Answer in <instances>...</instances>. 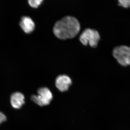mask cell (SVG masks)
Here are the masks:
<instances>
[{
    "instance_id": "cell-10",
    "label": "cell",
    "mask_w": 130,
    "mask_h": 130,
    "mask_svg": "<svg viewBox=\"0 0 130 130\" xmlns=\"http://www.w3.org/2000/svg\"><path fill=\"white\" fill-rule=\"evenodd\" d=\"M6 120V117L5 114L0 112V124Z\"/></svg>"
},
{
    "instance_id": "cell-9",
    "label": "cell",
    "mask_w": 130,
    "mask_h": 130,
    "mask_svg": "<svg viewBox=\"0 0 130 130\" xmlns=\"http://www.w3.org/2000/svg\"><path fill=\"white\" fill-rule=\"evenodd\" d=\"M118 2L119 5L123 7L126 8L130 7V0H119Z\"/></svg>"
},
{
    "instance_id": "cell-6",
    "label": "cell",
    "mask_w": 130,
    "mask_h": 130,
    "mask_svg": "<svg viewBox=\"0 0 130 130\" xmlns=\"http://www.w3.org/2000/svg\"><path fill=\"white\" fill-rule=\"evenodd\" d=\"M10 102L13 108L20 109L24 104V96L20 92H17L13 93L10 98Z\"/></svg>"
},
{
    "instance_id": "cell-8",
    "label": "cell",
    "mask_w": 130,
    "mask_h": 130,
    "mask_svg": "<svg viewBox=\"0 0 130 130\" xmlns=\"http://www.w3.org/2000/svg\"><path fill=\"white\" fill-rule=\"evenodd\" d=\"M42 0H30L28 1L29 5L31 7L37 8L42 2Z\"/></svg>"
},
{
    "instance_id": "cell-3",
    "label": "cell",
    "mask_w": 130,
    "mask_h": 130,
    "mask_svg": "<svg viewBox=\"0 0 130 130\" xmlns=\"http://www.w3.org/2000/svg\"><path fill=\"white\" fill-rule=\"evenodd\" d=\"M113 54L120 65L124 66L130 65V47L121 46L116 47L113 50Z\"/></svg>"
},
{
    "instance_id": "cell-1",
    "label": "cell",
    "mask_w": 130,
    "mask_h": 130,
    "mask_svg": "<svg viewBox=\"0 0 130 130\" xmlns=\"http://www.w3.org/2000/svg\"><path fill=\"white\" fill-rule=\"evenodd\" d=\"M78 21L74 17L67 16L56 22L53 32L56 37L61 40L75 37L80 30Z\"/></svg>"
},
{
    "instance_id": "cell-4",
    "label": "cell",
    "mask_w": 130,
    "mask_h": 130,
    "mask_svg": "<svg viewBox=\"0 0 130 130\" xmlns=\"http://www.w3.org/2000/svg\"><path fill=\"white\" fill-rule=\"evenodd\" d=\"M53 98L51 91L46 87L41 88L38 90L37 95H32L31 100L41 106H46L50 104Z\"/></svg>"
},
{
    "instance_id": "cell-7",
    "label": "cell",
    "mask_w": 130,
    "mask_h": 130,
    "mask_svg": "<svg viewBox=\"0 0 130 130\" xmlns=\"http://www.w3.org/2000/svg\"><path fill=\"white\" fill-rule=\"evenodd\" d=\"M20 25L23 30L26 33H30L35 29V23L30 17L27 16L23 17Z\"/></svg>"
},
{
    "instance_id": "cell-5",
    "label": "cell",
    "mask_w": 130,
    "mask_h": 130,
    "mask_svg": "<svg viewBox=\"0 0 130 130\" xmlns=\"http://www.w3.org/2000/svg\"><path fill=\"white\" fill-rule=\"evenodd\" d=\"M55 84L57 88L60 91L63 92L68 89L71 85L72 80L67 75H60L56 78Z\"/></svg>"
},
{
    "instance_id": "cell-2",
    "label": "cell",
    "mask_w": 130,
    "mask_h": 130,
    "mask_svg": "<svg viewBox=\"0 0 130 130\" xmlns=\"http://www.w3.org/2000/svg\"><path fill=\"white\" fill-rule=\"evenodd\" d=\"M100 38V34L98 31L90 29H85L79 37V40L84 45L86 46L89 44L93 47L97 46Z\"/></svg>"
}]
</instances>
